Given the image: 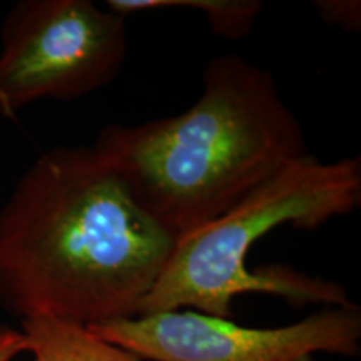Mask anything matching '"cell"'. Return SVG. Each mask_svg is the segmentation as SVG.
Instances as JSON below:
<instances>
[{
  "instance_id": "3",
  "label": "cell",
  "mask_w": 361,
  "mask_h": 361,
  "mask_svg": "<svg viewBox=\"0 0 361 361\" xmlns=\"http://www.w3.org/2000/svg\"><path fill=\"white\" fill-rule=\"evenodd\" d=\"M360 204V157L333 162L310 152L298 157L219 218L179 238L139 314L192 310L231 319L233 301L251 293L283 298L295 308L353 305L340 283L286 264L251 271L247 255L279 226L313 231Z\"/></svg>"
},
{
  "instance_id": "4",
  "label": "cell",
  "mask_w": 361,
  "mask_h": 361,
  "mask_svg": "<svg viewBox=\"0 0 361 361\" xmlns=\"http://www.w3.org/2000/svg\"><path fill=\"white\" fill-rule=\"evenodd\" d=\"M129 52L123 17L92 0H22L0 30V116L69 102L111 84Z\"/></svg>"
},
{
  "instance_id": "7",
  "label": "cell",
  "mask_w": 361,
  "mask_h": 361,
  "mask_svg": "<svg viewBox=\"0 0 361 361\" xmlns=\"http://www.w3.org/2000/svg\"><path fill=\"white\" fill-rule=\"evenodd\" d=\"M178 7L201 11L211 30L228 40L246 37L263 11L258 0H178Z\"/></svg>"
},
{
  "instance_id": "9",
  "label": "cell",
  "mask_w": 361,
  "mask_h": 361,
  "mask_svg": "<svg viewBox=\"0 0 361 361\" xmlns=\"http://www.w3.org/2000/svg\"><path fill=\"white\" fill-rule=\"evenodd\" d=\"M27 353V341L22 329L0 324V361H12Z\"/></svg>"
},
{
  "instance_id": "1",
  "label": "cell",
  "mask_w": 361,
  "mask_h": 361,
  "mask_svg": "<svg viewBox=\"0 0 361 361\" xmlns=\"http://www.w3.org/2000/svg\"><path fill=\"white\" fill-rule=\"evenodd\" d=\"M176 241L96 147H54L0 207V308L87 328L134 318Z\"/></svg>"
},
{
  "instance_id": "8",
  "label": "cell",
  "mask_w": 361,
  "mask_h": 361,
  "mask_svg": "<svg viewBox=\"0 0 361 361\" xmlns=\"http://www.w3.org/2000/svg\"><path fill=\"white\" fill-rule=\"evenodd\" d=\"M314 8L319 19L331 27L360 32L361 2L360 0H316Z\"/></svg>"
},
{
  "instance_id": "6",
  "label": "cell",
  "mask_w": 361,
  "mask_h": 361,
  "mask_svg": "<svg viewBox=\"0 0 361 361\" xmlns=\"http://www.w3.org/2000/svg\"><path fill=\"white\" fill-rule=\"evenodd\" d=\"M20 324L30 361H144L82 324L45 316L20 319Z\"/></svg>"
},
{
  "instance_id": "5",
  "label": "cell",
  "mask_w": 361,
  "mask_h": 361,
  "mask_svg": "<svg viewBox=\"0 0 361 361\" xmlns=\"http://www.w3.org/2000/svg\"><path fill=\"white\" fill-rule=\"evenodd\" d=\"M90 329L144 361H314L319 353L361 355V310L355 303L329 306L273 328L241 326L192 310H174Z\"/></svg>"
},
{
  "instance_id": "2",
  "label": "cell",
  "mask_w": 361,
  "mask_h": 361,
  "mask_svg": "<svg viewBox=\"0 0 361 361\" xmlns=\"http://www.w3.org/2000/svg\"><path fill=\"white\" fill-rule=\"evenodd\" d=\"M92 146L178 239L310 152L274 75L236 54L211 59L201 96L188 111L106 126Z\"/></svg>"
}]
</instances>
